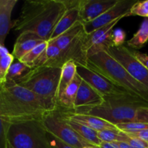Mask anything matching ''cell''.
<instances>
[{"label":"cell","mask_w":148,"mask_h":148,"mask_svg":"<svg viewBox=\"0 0 148 148\" xmlns=\"http://www.w3.org/2000/svg\"><path fill=\"white\" fill-rule=\"evenodd\" d=\"M63 0H27L24 2L14 30L30 32L49 41L55 27L66 12Z\"/></svg>","instance_id":"obj_1"},{"label":"cell","mask_w":148,"mask_h":148,"mask_svg":"<svg viewBox=\"0 0 148 148\" xmlns=\"http://www.w3.org/2000/svg\"><path fill=\"white\" fill-rule=\"evenodd\" d=\"M43 100L20 85H1L0 119L10 123L42 120L49 112Z\"/></svg>","instance_id":"obj_2"},{"label":"cell","mask_w":148,"mask_h":148,"mask_svg":"<svg viewBox=\"0 0 148 148\" xmlns=\"http://www.w3.org/2000/svg\"><path fill=\"white\" fill-rule=\"evenodd\" d=\"M142 107H148V102L136 95L125 93L104 97L103 102L96 106L67 111L95 116L116 126L124 123L134 122L137 112Z\"/></svg>","instance_id":"obj_3"},{"label":"cell","mask_w":148,"mask_h":148,"mask_svg":"<svg viewBox=\"0 0 148 148\" xmlns=\"http://www.w3.org/2000/svg\"><path fill=\"white\" fill-rule=\"evenodd\" d=\"M87 66L101 74L116 85L127 90L148 102V89L136 80L125 68L107 51H101L88 56Z\"/></svg>","instance_id":"obj_4"},{"label":"cell","mask_w":148,"mask_h":148,"mask_svg":"<svg viewBox=\"0 0 148 148\" xmlns=\"http://www.w3.org/2000/svg\"><path fill=\"white\" fill-rule=\"evenodd\" d=\"M62 75V68L42 66L33 68L19 82L20 85L38 95L49 111L58 108V88Z\"/></svg>","instance_id":"obj_5"},{"label":"cell","mask_w":148,"mask_h":148,"mask_svg":"<svg viewBox=\"0 0 148 148\" xmlns=\"http://www.w3.org/2000/svg\"><path fill=\"white\" fill-rule=\"evenodd\" d=\"M7 140L14 148H52L42 120L11 123Z\"/></svg>","instance_id":"obj_6"},{"label":"cell","mask_w":148,"mask_h":148,"mask_svg":"<svg viewBox=\"0 0 148 148\" xmlns=\"http://www.w3.org/2000/svg\"><path fill=\"white\" fill-rule=\"evenodd\" d=\"M85 34L83 24L78 21L62 36L49 42L56 45L61 51L60 56L52 66L62 68L69 61H74L77 65L87 66L88 54L83 50L82 44Z\"/></svg>","instance_id":"obj_7"},{"label":"cell","mask_w":148,"mask_h":148,"mask_svg":"<svg viewBox=\"0 0 148 148\" xmlns=\"http://www.w3.org/2000/svg\"><path fill=\"white\" fill-rule=\"evenodd\" d=\"M42 121L49 132L69 145L75 148H84L92 145L84 140L68 124L63 113L59 108L53 111L46 113Z\"/></svg>","instance_id":"obj_8"},{"label":"cell","mask_w":148,"mask_h":148,"mask_svg":"<svg viewBox=\"0 0 148 148\" xmlns=\"http://www.w3.org/2000/svg\"><path fill=\"white\" fill-rule=\"evenodd\" d=\"M107 52L119 62L132 77L148 89V69L136 58L133 51L124 46H112Z\"/></svg>","instance_id":"obj_9"},{"label":"cell","mask_w":148,"mask_h":148,"mask_svg":"<svg viewBox=\"0 0 148 148\" xmlns=\"http://www.w3.org/2000/svg\"><path fill=\"white\" fill-rule=\"evenodd\" d=\"M77 74L82 78V80L103 97L130 93L127 90L117 86L106 77L92 70L88 66L77 65Z\"/></svg>","instance_id":"obj_10"},{"label":"cell","mask_w":148,"mask_h":148,"mask_svg":"<svg viewBox=\"0 0 148 148\" xmlns=\"http://www.w3.org/2000/svg\"><path fill=\"white\" fill-rule=\"evenodd\" d=\"M137 1L135 0H119L115 6L106 12L104 14L90 23L83 24L86 33H90L94 30L112 23L120 17L130 16L131 9Z\"/></svg>","instance_id":"obj_11"},{"label":"cell","mask_w":148,"mask_h":148,"mask_svg":"<svg viewBox=\"0 0 148 148\" xmlns=\"http://www.w3.org/2000/svg\"><path fill=\"white\" fill-rule=\"evenodd\" d=\"M119 0H79V21L90 23L117 4Z\"/></svg>","instance_id":"obj_12"},{"label":"cell","mask_w":148,"mask_h":148,"mask_svg":"<svg viewBox=\"0 0 148 148\" xmlns=\"http://www.w3.org/2000/svg\"><path fill=\"white\" fill-rule=\"evenodd\" d=\"M104 101V97L99 92L82 80L75 103L74 109H79L87 107H94L101 105Z\"/></svg>","instance_id":"obj_13"},{"label":"cell","mask_w":148,"mask_h":148,"mask_svg":"<svg viewBox=\"0 0 148 148\" xmlns=\"http://www.w3.org/2000/svg\"><path fill=\"white\" fill-rule=\"evenodd\" d=\"M60 110L62 111L64 116L66 118L80 123V124H84L85 126H88V127H90L91 129L95 130L98 132L105 130H119L116 125L111 124L109 121H106L103 119L100 118V117L91 115H86V114H76V113L69 112L67 111H64L62 109Z\"/></svg>","instance_id":"obj_14"},{"label":"cell","mask_w":148,"mask_h":148,"mask_svg":"<svg viewBox=\"0 0 148 148\" xmlns=\"http://www.w3.org/2000/svg\"><path fill=\"white\" fill-rule=\"evenodd\" d=\"M44 41L35 33L30 32L20 33L14 43L12 55L17 60H20L25 55Z\"/></svg>","instance_id":"obj_15"},{"label":"cell","mask_w":148,"mask_h":148,"mask_svg":"<svg viewBox=\"0 0 148 148\" xmlns=\"http://www.w3.org/2000/svg\"><path fill=\"white\" fill-rule=\"evenodd\" d=\"M17 0H0V46H4L9 32L15 26V20H12V12Z\"/></svg>","instance_id":"obj_16"},{"label":"cell","mask_w":148,"mask_h":148,"mask_svg":"<svg viewBox=\"0 0 148 148\" xmlns=\"http://www.w3.org/2000/svg\"><path fill=\"white\" fill-rule=\"evenodd\" d=\"M82 82V78L77 74L73 80L68 85L60 98L58 99V108L64 111H71L74 109L78 90Z\"/></svg>","instance_id":"obj_17"},{"label":"cell","mask_w":148,"mask_h":148,"mask_svg":"<svg viewBox=\"0 0 148 148\" xmlns=\"http://www.w3.org/2000/svg\"><path fill=\"white\" fill-rule=\"evenodd\" d=\"M79 21V7L66 10L65 14L55 27L49 42L53 41L70 29L77 22Z\"/></svg>","instance_id":"obj_18"},{"label":"cell","mask_w":148,"mask_h":148,"mask_svg":"<svg viewBox=\"0 0 148 148\" xmlns=\"http://www.w3.org/2000/svg\"><path fill=\"white\" fill-rule=\"evenodd\" d=\"M64 118L66 119V121H67L68 124L84 139L86 141H88V143H90V144H92V145H97L100 146L101 144L102 143V141L99 139L98 135V132H96L95 130H92L90 127H88V126H85L84 124H80L79 122H77V121H73V120L69 119L66 118L64 116Z\"/></svg>","instance_id":"obj_19"},{"label":"cell","mask_w":148,"mask_h":148,"mask_svg":"<svg viewBox=\"0 0 148 148\" xmlns=\"http://www.w3.org/2000/svg\"><path fill=\"white\" fill-rule=\"evenodd\" d=\"M77 65L74 61H69L62 66V75H61L59 88H58L57 101L65 89L67 88L68 85L71 83L75 75H77Z\"/></svg>","instance_id":"obj_20"},{"label":"cell","mask_w":148,"mask_h":148,"mask_svg":"<svg viewBox=\"0 0 148 148\" xmlns=\"http://www.w3.org/2000/svg\"><path fill=\"white\" fill-rule=\"evenodd\" d=\"M31 68L23 62L17 61L12 64L6 77V82L3 85L18 84L31 70Z\"/></svg>","instance_id":"obj_21"},{"label":"cell","mask_w":148,"mask_h":148,"mask_svg":"<svg viewBox=\"0 0 148 148\" xmlns=\"http://www.w3.org/2000/svg\"><path fill=\"white\" fill-rule=\"evenodd\" d=\"M60 54L61 51L59 48L53 43H49L48 47L35 61L32 69L42 66H52Z\"/></svg>","instance_id":"obj_22"},{"label":"cell","mask_w":148,"mask_h":148,"mask_svg":"<svg viewBox=\"0 0 148 148\" xmlns=\"http://www.w3.org/2000/svg\"><path fill=\"white\" fill-rule=\"evenodd\" d=\"M148 41V18L143 20L140 28L131 39L127 41V45L134 49H142Z\"/></svg>","instance_id":"obj_23"},{"label":"cell","mask_w":148,"mask_h":148,"mask_svg":"<svg viewBox=\"0 0 148 148\" xmlns=\"http://www.w3.org/2000/svg\"><path fill=\"white\" fill-rule=\"evenodd\" d=\"M0 85H3L5 83L7 75L10 66L13 64L14 57L4 46H0Z\"/></svg>","instance_id":"obj_24"},{"label":"cell","mask_w":148,"mask_h":148,"mask_svg":"<svg viewBox=\"0 0 148 148\" xmlns=\"http://www.w3.org/2000/svg\"><path fill=\"white\" fill-rule=\"evenodd\" d=\"M98 137L104 143H114V142H125L127 134L119 130H105L98 132Z\"/></svg>","instance_id":"obj_25"},{"label":"cell","mask_w":148,"mask_h":148,"mask_svg":"<svg viewBox=\"0 0 148 148\" xmlns=\"http://www.w3.org/2000/svg\"><path fill=\"white\" fill-rule=\"evenodd\" d=\"M48 46H49V42H43L42 43L39 44L38 46H36V48H34L33 50H31L30 52H28L27 54L25 55V56L19 61L23 62V63L25 64L26 65L30 66L32 69V66H33L35 61H36V59L38 58V56L44 51L45 49L48 47Z\"/></svg>","instance_id":"obj_26"},{"label":"cell","mask_w":148,"mask_h":148,"mask_svg":"<svg viewBox=\"0 0 148 148\" xmlns=\"http://www.w3.org/2000/svg\"><path fill=\"white\" fill-rule=\"evenodd\" d=\"M117 128L124 132L140 131V130H148V123L143 122H130L119 124L116 125Z\"/></svg>","instance_id":"obj_27"},{"label":"cell","mask_w":148,"mask_h":148,"mask_svg":"<svg viewBox=\"0 0 148 148\" xmlns=\"http://www.w3.org/2000/svg\"><path fill=\"white\" fill-rule=\"evenodd\" d=\"M139 15L148 18V0L137 1V3L132 7L130 16Z\"/></svg>","instance_id":"obj_28"},{"label":"cell","mask_w":148,"mask_h":148,"mask_svg":"<svg viewBox=\"0 0 148 148\" xmlns=\"http://www.w3.org/2000/svg\"><path fill=\"white\" fill-rule=\"evenodd\" d=\"M126 40V33L122 29H116L114 30L112 33V41L114 46H124Z\"/></svg>","instance_id":"obj_29"},{"label":"cell","mask_w":148,"mask_h":148,"mask_svg":"<svg viewBox=\"0 0 148 148\" xmlns=\"http://www.w3.org/2000/svg\"><path fill=\"white\" fill-rule=\"evenodd\" d=\"M48 137H49V143H50L52 148H75L73 146H71L65 143L64 142L61 140L60 139H59L49 132H48Z\"/></svg>","instance_id":"obj_30"},{"label":"cell","mask_w":148,"mask_h":148,"mask_svg":"<svg viewBox=\"0 0 148 148\" xmlns=\"http://www.w3.org/2000/svg\"><path fill=\"white\" fill-rule=\"evenodd\" d=\"M126 143H128L132 148H148V143L137 138H134L127 135Z\"/></svg>","instance_id":"obj_31"},{"label":"cell","mask_w":148,"mask_h":148,"mask_svg":"<svg viewBox=\"0 0 148 148\" xmlns=\"http://www.w3.org/2000/svg\"><path fill=\"white\" fill-rule=\"evenodd\" d=\"M128 136L134 138L140 139L148 143V130H140V131L130 132H124Z\"/></svg>","instance_id":"obj_32"},{"label":"cell","mask_w":148,"mask_h":148,"mask_svg":"<svg viewBox=\"0 0 148 148\" xmlns=\"http://www.w3.org/2000/svg\"><path fill=\"white\" fill-rule=\"evenodd\" d=\"M134 56L148 69V55L140 52L134 51Z\"/></svg>","instance_id":"obj_33"},{"label":"cell","mask_w":148,"mask_h":148,"mask_svg":"<svg viewBox=\"0 0 148 148\" xmlns=\"http://www.w3.org/2000/svg\"><path fill=\"white\" fill-rule=\"evenodd\" d=\"M113 143L118 148H132L126 142H114Z\"/></svg>","instance_id":"obj_34"},{"label":"cell","mask_w":148,"mask_h":148,"mask_svg":"<svg viewBox=\"0 0 148 148\" xmlns=\"http://www.w3.org/2000/svg\"><path fill=\"white\" fill-rule=\"evenodd\" d=\"M101 148H118L113 143H104L102 142V143L100 145Z\"/></svg>","instance_id":"obj_35"},{"label":"cell","mask_w":148,"mask_h":148,"mask_svg":"<svg viewBox=\"0 0 148 148\" xmlns=\"http://www.w3.org/2000/svg\"><path fill=\"white\" fill-rule=\"evenodd\" d=\"M6 148H14L12 147V145L11 144H10V143L8 142V140H7V146H6Z\"/></svg>","instance_id":"obj_36"},{"label":"cell","mask_w":148,"mask_h":148,"mask_svg":"<svg viewBox=\"0 0 148 148\" xmlns=\"http://www.w3.org/2000/svg\"><path fill=\"white\" fill-rule=\"evenodd\" d=\"M84 148H101L100 146H97V145H92V146H89V147H85Z\"/></svg>","instance_id":"obj_37"}]
</instances>
